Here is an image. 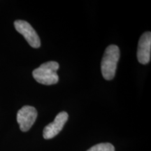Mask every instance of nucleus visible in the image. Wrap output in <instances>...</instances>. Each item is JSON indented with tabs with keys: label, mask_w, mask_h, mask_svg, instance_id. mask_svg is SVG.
Returning <instances> with one entry per match:
<instances>
[{
	"label": "nucleus",
	"mask_w": 151,
	"mask_h": 151,
	"mask_svg": "<svg viewBox=\"0 0 151 151\" xmlns=\"http://www.w3.org/2000/svg\"><path fill=\"white\" fill-rule=\"evenodd\" d=\"M120 56V49L116 45H110L106 48L101 62V71L106 81L112 80L115 77Z\"/></svg>",
	"instance_id": "obj_1"
},
{
	"label": "nucleus",
	"mask_w": 151,
	"mask_h": 151,
	"mask_svg": "<svg viewBox=\"0 0 151 151\" xmlns=\"http://www.w3.org/2000/svg\"><path fill=\"white\" fill-rule=\"evenodd\" d=\"M59 68L60 65L57 62H45L33 71L32 76L39 83L51 86L56 84L59 81V76L57 73Z\"/></svg>",
	"instance_id": "obj_2"
},
{
	"label": "nucleus",
	"mask_w": 151,
	"mask_h": 151,
	"mask_svg": "<svg viewBox=\"0 0 151 151\" xmlns=\"http://www.w3.org/2000/svg\"><path fill=\"white\" fill-rule=\"evenodd\" d=\"M14 27L17 32L23 36L29 45L34 48L41 46V40L35 29L25 20H17L14 22Z\"/></svg>",
	"instance_id": "obj_3"
},
{
	"label": "nucleus",
	"mask_w": 151,
	"mask_h": 151,
	"mask_svg": "<svg viewBox=\"0 0 151 151\" xmlns=\"http://www.w3.org/2000/svg\"><path fill=\"white\" fill-rule=\"evenodd\" d=\"M37 111L32 106H24L18 111L17 122L22 132L29 131L37 118Z\"/></svg>",
	"instance_id": "obj_4"
},
{
	"label": "nucleus",
	"mask_w": 151,
	"mask_h": 151,
	"mask_svg": "<svg viewBox=\"0 0 151 151\" xmlns=\"http://www.w3.org/2000/svg\"><path fill=\"white\" fill-rule=\"evenodd\" d=\"M69 115L65 111H62L57 115L55 118L51 123L48 124L43 129V136L45 139H50L57 136L67 122Z\"/></svg>",
	"instance_id": "obj_5"
},
{
	"label": "nucleus",
	"mask_w": 151,
	"mask_h": 151,
	"mask_svg": "<svg viewBox=\"0 0 151 151\" xmlns=\"http://www.w3.org/2000/svg\"><path fill=\"white\" fill-rule=\"evenodd\" d=\"M151 32H146L141 35L138 43L137 59L139 63L147 65L150 61Z\"/></svg>",
	"instance_id": "obj_6"
},
{
	"label": "nucleus",
	"mask_w": 151,
	"mask_h": 151,
	"mask_svg": "<svg viewBox=\"0 0 151 151\" xmlns=\"http://www.w3.org/2000/svg\"><path fill=\"white\" fill-rule=\"evenodd\" d=\"M87 151H115V147L110 143H101L94 145Z\"/></svg>",
	"instance_id": "obj_7"
}]
</instances>
